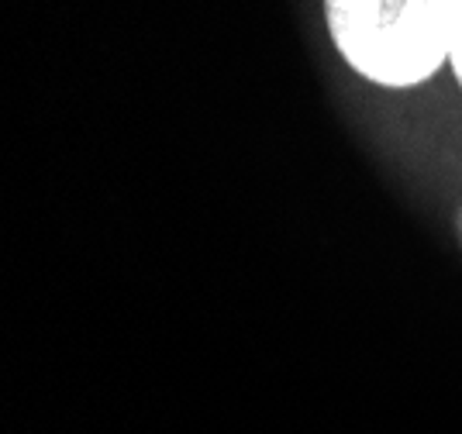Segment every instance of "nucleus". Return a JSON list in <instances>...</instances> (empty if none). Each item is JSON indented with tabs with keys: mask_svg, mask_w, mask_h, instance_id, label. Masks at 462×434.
Wrapping results in <instances>:
<instances>
[{
	"mask_svg": "<svg viewBox=\"0 0 462 434\" xmlns=\"http://www.w3.org/2000/svg\"><path fill=\"white\" fill-rule=\"evenodd\" d=\"M452 69H456V76H459L462 83V24H459V35H456V45H452Z\"/></svg>",
	"mask_w": 462,
	"mask_h": 434,
	"instance_id": "obj_2",
	"label": "nucleus"
},
{
	"mask_svg": "<svg viewBox=\"0 0 462 434\" xmlns=\"http://www.w3.org/2000/svg\"><path fill=\"white\" fill-rule=\"evenodd\" d=\"M459 238H462V210H459Z\"/></svg>",
	"mask_w": 462,
	"mask_h": 434,
	"instance_id": "obj_3",
	"label": "nucleus"
},
{
	"mask_svg": "<svg viewBox=\"0 0 462 434\" xmlns=\"http://www.w3.org/2000/svg\"><path fill=\"white\" fill-rule=\"evenodd\" d=\"M338 52L380 87H414L445 59L462 24V0H325Z\"/></svg>",
	"mask_w": 462,
	"mask_h": 434,
	"instance_id": "obj_1",
	"label": "nucleus"
}]
</instances>
